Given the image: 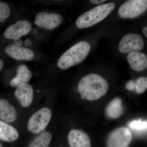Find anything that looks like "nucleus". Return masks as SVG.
Instances as JSON below:
<instances>
[{"mask_svg": "<svg viewBox=\"0 0 147 147\" xmlns=\"http://www.w3.org/2000/svg\"><path fill=\"white\" fill-rule=\"evenodd\" d=\"M108 88L107 80L96 74L84 76L80 79L78 85V90L82 99L89 101L97 100L104 96Z\"/></svg>", "mask_w": 147, "mask_h": 147, "instance_id": "1", "label": "nucleus"}, {"mask_svg": "<svg viewBox=\"0 0 147 147\" xmlns=\"http://www.w3.org/2000/svg\"><path fill=\"white\" fill-rule=\"evenodd\" d=\"M90 49V45L87 41L77 42L60 57L57 62L58 67L65 70L82 62L88 55Z\"/></svg>", "mask_w": 147, "mask_h": 147, "instance_id": "2", "label": "nucleus"}, {"mask_svg": "<svg viewBox=\"0 0 147 147\" xmlns=\"http://www.w3.org/2000/svg\"><path fill=\"white\" fill-rule=\"evenodd\" d=\"M115 4L108 3L97 6L79 16L76 21V25L79 29L90 28L102 21L114 10Z\"/></svg>", "mask_w": 147, "mask_h": 147, "instance_id": "3", "label": "nucleus"}, {"mask_svg": "<svg viewBox=\"0 0 147 147\" xmlns=\"http://www.w3.org/2000/svg\"><path fill=\"white\" fill-rule=\"evenodd\" d=\"M52 117V112L49 108H41L34 113L28 122V129L34 134L41 133L47 126Z\"/></svg>", "mask_w": 147, "mask_h": 147, "instance_id": "4", "label": "nucleus"}, {"mask_svg": "<svg viewBox=\"0 0 147 147\" xmlns=\"http://www.w3.org/2000/svg\"><path fill=\"white\" fill-rule=\"evenodd\" d=\"M132 134L126 127H117L108 134L106 147H129L132 141Z\"/></svg>", "mask_w": 147, "mask_h": 147, "instance_id": "5", "label": "nucleus"}, {"mask_svg": "<svg viewBox=\"0 0 147 147\" xmlns=\"http://www.w3.org/2000/svg\"><path fill=\"white\" fill-rule=\"evenodd\" d=\"M147 9L146 0H129L119 7L118 14L122 18H133L138 17Z\"/></svg>", "mask_w": 147, "mask_h": 147, "instance_id": "6", "label": "nucleus"}, {"mask_svg": "<svg viewBox=\"0 0 147 147\" xmlns=\"http://www.w3.org/2000/svg\"><path fill=\"white\" fill-rule=\"evenodd\" d=\"M144 39L142 36L135 33H130L124 36L119 42L118 48L121 53H129L139 52L144 49Z\"/></svg>", "mask_w": 147, "mask_h": 147, "instance_id": "7", "label": "nucleus"}, {"mask_svg": "<svg viewBox=\"0 0 147 147\" xmlns=\"http://www.w3.org/2000/svg\"><path fill=\"white\" fill-rule=\"evenodd\" d=\"M63 20L62 16L59 13L42 11L37 14L35 24L40 28L52 30L59 26Z\"/></svg>", "mask_w": 147, "mask_h": 147, "instance_id": "8", "label": "nucleus"}, {"mask_svg": "<svg viewBox=\"0 0 147 147\" xmlns=\"http://www.w3.org/2000/svg\"><path fill=\"white\" fill-rule=\"evenodd\" d=\"M32 25L30 21L20 20L7 28L3 36L7 39L15 40L26 35L31 31Z\"/></svg>", "mask_w": 147, "mask_h": 147, "instance_id": "9", "label": "nucleus"}, {"mask_svg": "<svg viewBox=\"0 0 147 147\" xmlns=\"http://www.w3.org/2000/svg\"><path fill=\"white\" fill-rule=\"evenodd\" d=\"M5 52L10 57L16 60L31 61L34 57V53L31 49L14 44L7 45Z\"/></svg>", "mask_w": 147, "mask_h": 147, "instance_id": "10", "label": "nucleus"}, {"mask_svg": "<svg viewBox=\"0 0 147 147\" xmlns=\"http://www.w3.org/2000/svg\"><path fill=\"white\" fill-rule=\"evenodd\" d=\"M70 147H91L89 136L85 131L79 129H72L68 135Z\"/></svg>", "mask_w": 147, "mask_h": 147, "instance_id": "11", "label": "nucleus"}, {"mask_svg": "<svg viewBox=\"0 0 147 147\" xmlns=\"http://www.w3.org/2000/svg\"><path fill=\"white\" fill-rule=\"evenodd\" d=\"M15 96L21 106L23 107H29L32 102L34 92L32 87L28 84L19 85L16 88L15 92Z\"/></svg>", "mask_w": 147, "mask_h": 147, "instance_id": "12", "label": "nucleus"}, {"mask_svg": "<svg viewBox=\"0 0 147 147\" xmlns=\"http://www.w3.org/2000/svg\"><path fill=\"white\" fill-rule=\"evenodd\" d=\"M131 69L137 71H144L147 68V55L139 52L129 53L127 57Z\"/></svg>", "mask_w": 147, "mask_h": 147, "instance_id": "13", "label": "nucleus"}, {"mask_svg": "<svg viewBox=\"0 0 147 147\" xmlns=\"http://www.w3.org/2000/svg\"><path fill=\"white\" fill-rule=\"evenodd\" d=\"M17 111L8 100L0 99V119L7 123H11L16 121Z\"/></svg>", "mask_w": 147, "mask_h": 147, "instance_id": "14", "label": "nucleus"}, {"mask_svg": "<svg viewBox=\"0 0 147 147\" xmlns=\"http://www.w3.org/2000/svg\"><path fill=\"white\" fill-rule=\"evenodd\" d=\"M124 109L122 100L120 98L115 97L106 106L105 115L110 119H117L120 117L123 114Z\"/></svg>", "mask_w": 147, "mask_h": 147, "instance_id": "15", "label": "nucleus"}, {"mask_svg": "<svg viewBox=\"0 0 147 147\" xmlns=\"http://www.w3.org/2000/svg\"><path fill=\"white\" fill-rule=\"evenodd\" d=\"M16 76L11 80L10 85L12 87H18L22 84H27L31 79L32 74L25 65H21L16 70Z\"/></svg>", "mask_w": 147, "mask_h": 147, "instance_id": "16", "label": "nucleus"}, {"mask_svg": "<svg viewBox=\"0 0 147 147\" xmlns=\"http://www.w3.org/2000/svg\"><path fill=\"white\" fill-rule=\"evenodd\" d=\"M19 134L16 129L8 124L0 121V139L6 142H13L18 139Z\"/></svg>", "mask_w": 147, "mask_h": 147, "instance_id": "17", "label": "nucleus"}, {"mask_svg": "<svg viewBox=\"0 0 147 147\" xmlns=\"http://www.w3.org/2000/svg\"><path fill=\"white\" fill-rule=\"evenodd\" d=\"M125 88L127 90L134 91L137 94L144 92L147 89V78L144 76L129 81L125 84Z\"/></svg>", "mask_w": 147, "mask_h": 147, "instance_id": "18", "label": "nucleus"}, {"mask_svg": "<svg viewBox=\"0 0 147 147\" xmlns=\"http://www.w3.org/2000/svg\"><path fill=\"white\" fill-rule=\"evenodd\" d=\"M52 138L50 132L43 131L31 142L29 147H48Z\"/></svg>", "mask_w": 147, "mask_h": 147, "instance_id": "19", "label": "nucleus"}, {"mask_svg": "<svg viewBox=\"0 0 147 147\" xmlns=\"http://www.w3.org/2000/svg\"><path fill=\"white\" fill-rule=\"evenodd\" d=\"M11 13L10 9L6 3L0 1V23L8 18Z\"/></svg>", "mask_w": 147, "mask_h": 147, "instance_id": "20", "label": "nucleus"}, {"mask_svg": "<svg viewBox=\"0 0 147 147\" xmlns=\"http://www.w3.org/2000/svg\"><path fill=\"white\" fill-rule=\"evenodd\" d=\"M131 128L135 130H143L147 128V122L142 121L141 120L134 121L129 124Z\"/></svg>", "mask_w": 147, "mask_h": 147, "instance_id": "21", "label": "nucleus"}, {"mask_svg": "<svg viewBox=\"0 0 147 147\" xmlns=\"http://www.w3.org/2000/svg\"><path fill=\"white\" fill-rule=\"evenodd\" d=\"M90 1L94 4L98 5L105 2L106 1L105 0H91Z\"/></svg>", "mask_w": 147, "mask_h": 147, "instance_id": "22", "label": "nucleus"}, {"mask_svg": "<svg viewBox=\"0 0 147 147\" xmlns=\"http://www.w3.org/2000/svg\"><path fill=\"white\" fill-rule=\"evenodd\" d=\"M22 43H23V41L20 38L14 40V45L17 46H21Z\"/></svg>", "mask_w": 147, "mask_h": 147, "instance_id": "23", "label": "nucleus"}, {"mask_svg": "<svg viewBox=\"0 0 147 147\" xmlns=\"http://www.w3.org/2000/svg\"><path fill=\"white\" fill-rule=\"evenodd\" d=\"M142 32L143 34H144L145 36L147 37V27L146 26L142 30Z\"/></svg>", "mask_w": 147, "mask_h": 147, "instance_id": "24", "label": "nucleus"}, {"mask_svg": "<svg viewBox=\"0 0 147 147\" xmlns=\"http://www.w3.org/2000/svg\"><path fill=\"white\" fill-rule=\"evenodd\" d=\"M4 66L3 61L1 59H0V71H1Z\"/></svg>", "mask_w": 147, "mask_h": 147, "instance_id": "25", "label": "nucleus"}, {"mask_svg": "<svg viewBox=\"0 0 147 147\" xmlns=\"http://www.w3.org/2000/svg\"><path fill=\"white\" fill-rule=\"evenodd\" d=\"M25 45L28 46H30V45H31L32 42H31L30 40H27L25 42Z\"/></svg>", "mask_w": 147, "mask_h": 147, "instance_id": "26", "label": "nucleus"}, {"mask_svg": "<svg viewBox=\"0 0 147 147\" xmlns=\"http://www.w3.org/2000/svg\"><path fill=\"white\" fill-rule=\"evenodd\" d=\"M0 147H3L2 146V145H1V143H0Z\"/></svg>", "mask_w": 147, "mask_h": 147, "instance_id": "27", "label": "nucleus"}, {"mask_svg": "<svg viewBox=\"0 0 147 147\" xmlns=\"http://www.w3.org/2000/svg\"></svg>", "mask_w": 147, "mask_h": 147, "instance_id": "28", "label": "nucleus"}]
</instances>
